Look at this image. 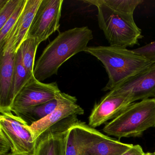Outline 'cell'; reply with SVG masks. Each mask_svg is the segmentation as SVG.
I'll list each match as a JSON object with an SVG mask.
<instances>
[{"label": "cell", "mask_w": 155, "mask_h": 155, "mask_svg": "<svg viewBox=\"0 0 155 155\" xmlns=\"http://www.w3.org/2000/svg\"><path fill=\"white\" fill-rule=\"evenodd\" d=\"M55 99L23 110L17 116L21 117L29 125L38 122L49 115L58 106L60 94Z\"/></svg>", "instance_id": "cell-16"}, {"label": "cell", "mask_w": 155, "mask_h": 155, "mask_svg": "<svg viewBox=\"0 0 155 155\" xmlns=\"http://www.w3.org/2000/svg\"><path fill=\"white\" fill-rule=\"evenodd\" d=\"M133 145L122 143L91 127L84 147V155H121Z\"/></svg>", "instance_id": "cell-13"}, {"label": "cell", "mask_w": 155, "mask_h": 155, "mask_svg": "<svg viewBox=\"0 0 155 155\" xmlns=\"http://www.w3.org/2000/svg\"><path fill=\"white\" fill-rule=\"evenodd\" d=\"M77 102L76 97L61 92L57 107L46 117L30 125L35 140H37L44 132L66 119L73 116L83 115L84 110Z\"/></svg>", "instance_id": "cell-9"}, {"label": "cell", "mask_w": 155, "mask_h": 155, "mask_svg": "<svg viewBox=\"0 0 155 155\" xmlns=\"http://www.w3.org/2000/svg\"><path fill=\"white\" fill-rule=\"evenodd\" d=\"M108 93L128 98L133 103L137 101L155 97V63Z\"/></svg>", "instance_id": "cell-8"}, {"label": "cell", "mask_w": 155, "mask_h": 155, "mask_svg": "<svg viewBox=\"0 0 155 155\" xmlns=\"http://www.w3.org/2000/svg\"><path fill=\"white\" fill-rule=\"evenodd\" d=\"M83 2L97 7L99 27L110 46L127 48L139 45V40L142 38L143 36L135 22H130L113 11L103 0Z\"/></svg>", "instance_id": "cell-4"}, {"label": "cell", "mask_w": 155, "mask_h": 155, "mask_svg": "<svg viewBox=\"0 0 155 155\" xmlns=\"http://www.w3.org/2000/svg\"><path fill=\"white\" fill-rule=\"evenodd\" d=\"M93 38L87 27L75 28L60 33L43 50L33 71L36 79L42 82L57 75L60 67L79 52L85 51Z\"/></svg>", "instance_id": "cell-1"}, {"label": "cell", "mask_w": 155, "mask_h": 155, "mask_svg": "<svg viewBox=\"0 0 155 155\" xmlns=\"http://www.w3.org/2000/svg\"><path fill=\"white\" fill-rule=\"evenodd\" d=\"M41 0H27L25 8L14 28L0 48V52L11 48L17 52L22 42L26 39L36 12Z\"/></svg>", "instance_id": "cell-12"}, {"label": "cell", "mask_w": 155, "mask_h": 155, "mask_svg": "<svg viewBox=\"0 0 155 155\" xmlns=\"http://www.w3.org/2000/svg\"><path fill=\"white\" fill-rule=\"evenodd\" d=\"M68 132H44L37 140L34 155H66Z\"/></svg>", "instance_id": "cell-14"}, {"label": "cell", "mask_w": 155, "mask_h": 155, "mask_svg": "<svg viewBox=\"0 0 155 155\" xmlns=\"http://www.w3.org/2000/svg\"><path fill=\"white\" fill-rule=\"evenodd\" d=\"M150 155H155V152L150 153Z\"/></svg>", "instance_id": "cell-26"}, {"label": "cell", "mask_w": 155, "mask_h": 155, "mask_svg": "<svg viewBox=\"0 0 155 155\" xmlns=\"http://www.w3.org/2000/svg\"><path fill=\"white\" fill-rule=\"evenodd\" d=\"M133 50L136 53L142 55L152 63H155V41Z\"/></svg>", "instance_id": "cell-22"}, {"label": "cell", "mask_w": 155, "mask_h": 155, "mask_svg": "<svg viewBox=\"0 0 155 155\" xmlns=\"http://www.w3.org/2000/svg\"><path fill=\"white\" fill-rule=\"evenodd\" d=\"M91 129L85 122L79 121L68 129L66 155H84V147Z\"/></svg>", "instance_id": "cell-15"}, {"label": "cell", "mask_w": 155, "mask_h": 155, "mask_svg": "<svg viewBox=\"0 0 155 155\" xmlns=\"http://www.w3.org/2000/svg\"><path fill=\"white\" fill-rule=\"evenodd\" d=\"M154 98H155V97Z\"/></svg>", "instance_id": "cell-28"}, {"label": "cell", "mask_w": 155, "mask_h": 155, "mask_svg": "<svg viewBox=\"0 0 155 155\" xmlns=\"http://www.w3.org/2000/svg\"><path fill=\"white\" fill-rule=\"evenodd\" d=\"M103 2L113 11L131 22L135 23L133 14L136 8L142 0H103Z\"/></svg>", "instance_id": "cell-17"}, {"label": "cell", "mask_w": 155, "mask_h": 155, "mask_svg": "<svg viewBox=\"0 0 155 155\" xmlns=\"http://www.w3.org/2000/svg\"><path fill=\"white\" fill-rule=\"evenodd\" d=\"M150 152H148V153H145V154L144 155H150Z\"/></svg>", "instance_id": "cell-25"}, {"label": "cell", "mask_w": 155, "mask_h": 155, "mask_svg": "<svg viewBox=\"0 0 155 155\" xmlns=\"http://www.w3.org/2000/svg\"><path fill=\"white\" fill-rule=\"evenodd\" d=\"M85 52L103 64L108 76L103 91L112 90L150 67L153 63L133 50L114 46L89 47Z\"/></svg>", "instance_id": "cell-2"}, {"label": "cell", "mask_w": 155, "mask_h": 155, "mask_svg": "<svg viewBox=\"0 0 155 155\" xmlns=\"http://www.w3.org/2000/svg\"><path fill=\"white\" fill-rule=\"evenodd\" d=\"M132 103L128 98L114 96L108 92L94 105L89 117V126L95 128L110 120L114 119Z\"/></svg>", "instance_id": "cell-11"}, {"label": "cell", "mask_w": 155, "mask_h": 155, "mask_svg": "<svg viewBox=\"0 0 155 155\" xmlns=\"http://www.w3.org/2000/svg\"><path fill=\"white\" fill-rule=\"evenodd\" d=\"M16 53L11 48L0 52V112H12Z\"/></svg>", "instance_id": "cell-10"}, {"label": "cell", "mask_w": 155, "mask_h": 155, "mask_svg": "<svg viewBox=\"0 0 155 155\" xmlns=\"http://www.w3.org/2000/svg\"><path fill=\"white\" fill-rule=\"evenodd\" d=\"M11 144L6 135L0 130V155H7L11 151Z\"/></svg>", "instance_id": "cell-23"}, {"label": "cell", "mask_w": 155, "mask_h": 155, "mask_svg": "<svg viewBox=\"0 0 155 155\" xmlns=\"http://www.w3.org/2000/svg\"><path fill=\"white\" fill-rule=\"evenodd\" d=\"M145 153L141 146L136 145H133L131 148L121 155H144Z\"/></svg>", "instance_id": "cell-24"}, {"label": "cell", "mask_w": 155, "mask_h": 155, "mask_svg": "<svg viewBox=\"0 0 155 155\" xmlns=\"http://www.w3.org/2000/svg\"><path fill=\"white\" fill-rule=\"evenodd\" d=\"M0 130L11 144L13 155H34L37 140H35L30 125L12 112L2 113Z\"/></svg>", "instance_id": "cell-5"}, {"label": "cell", "mask_w": 155, "mask_h": 155, "mask_svg": "<svg viewBox=\"0 0 155 155\" xmlns=\"http://www.w3.org/2000/svg\"><path fill=\"white\" fill-rule=\"evenodd\" d=\"M27 2V0H21L14 14L8 20L2 28L0 29V48L2 47L6 39L18 22Z\"/></svg>", "instance_id": "cell-20"}, {"label": "cell", "mask_w": 155, "mask_h": 155, "mask_svg": "<svg viewBox=\"0 0 155 155\" xmlns=\"http://www.w3.org/2000/svg\"><path fill=\"white\" fill-rule=\"evenodd\" d=\"M12 155V154L11 152H10V153H9V154H8V155Z\"/></svg>", "instance_id": "cell-27"}, {"label": "cell", "mask_w": 155, "mask_h": 155, "mask_svg": "<svg viewBox=\"0 0 155 155\" xmlns=\"http://www.w3.org/2000/svg\"><path fill=\"white\" fill-rule=\"evenodd\" d=\"M61 92L57 82L44 83L31 78L15 97L12 112L18 115L27 109L55 99Z\"/></svg>", "instance_id": "cell-7"}, {"label": "cell", "mask_w": 155, "mask_h": 155, "mask_svg": "<svg viewBox=\"0 0 155 155\" xmlns=\"http://www.w3.org/2000/svg\"><path fill=\"white\" fill-rule=\"evenodd\" d=\"M63 2V0H41L27 38L35 39L39 45L58 31Z\"/></svg>", "instance_id": "cell-6"}, {"label": "cell", "mask_w": 155, "mask_h": 155, "mask_svg": "<svg viewBox=\"0 0 155 155\" xmlns=\"http://www.w3.org/2000/svg\"><path fill=\"white\" fill-rule=\"evenodd\" d=\"M34 77L28 72L23 65L20 49L15 54L13 79V96L14 100L18 93L29 81Z\"/></svg>", "instance_id": "cell-18"}, {"label": "cell", "mask_w": 155, "mask_h": 155, "mask_svg": "<svg viewBox=\"0 0 155 155\" xmlns=\"http://www.w3.org/2000/svg\"><path fill=\"white\" fill-rule=\"evenodd\" d=\"M21 0H0V29L12 16Z\"/></svg>", "instance_id": "cell-21"}, {"label": "cell", "mask_w": 155, "mask_h": 155, "mask_svg": "<svg viewBox=\"0 0 155 155\" xmlns=\"http://www.w3.org/2000/svg\"><path fill=\"white\" fill-rule=\"evenodd\" d=\"M38 46L35 39L27 38L20 47L23 65L31 75H33L35 56Z\"/></svg>", "instance_id": "cell-19"}, {"label": "cell", "mask_w": 155, "mask_h": 155, "mask_svg": "<svg viewBox=\"0 0 155 155\" xmlns=\"http://www.w3.org/2000/svg\"><path fill=\"white\" fill-rule=\"evenodd\" d=\"M155 127V99H147L130 104L120 115L108 122L103 132L122 138L140 137L144 131Z\"/></svg>", "instance_id": "cell-3"}]
</instances>
